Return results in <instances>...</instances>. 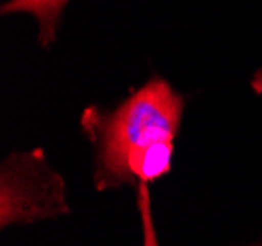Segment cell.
I'll use <instances>...</instances> for the list:
<instances>
[{
  "label": "cell",
  "instance_id": "277c9868",
  "mask_svg": "<svg viewBox=\"0 0 262 246\" xmlns=\"http://www.w3.org/2000/svg\"><path fill=\"white\" fill-rule=\"evenodd\" d=\"M149 186L151 184L143 182L135 188V193H137V211H139V219H141V227H143V246H159L157 231H155Z\"/></svg>",
  "mask_w": 262,
  "mask_h": 246
},
{
  "label": "cell",
  "instance_id": "3957f363",
  "mask_svg": "<svg viewBox=\"0 0 262 246\" xmlns=\"http://www.w3.org/2000/svg\"><path fill=\"white\" fill-rule=\"evenodd\" d=\"M71 0H6L0 6L2 16L28 14L37 21V43L49 49L57 39L63 12Z\"/></svg>",
  "mask_w": 262,
  "mask_h": 246
},
{
  "label": "cell",
  "instance_id": "5b68a950",
  "mask_svg": "<svg viewBox=\"0 0 262 246\" xmlns=\"http://www.w3.org/2000/svg\"><path fill=\"white\" fill-rule=\"evenodd\" d=\"M251 88L258 94V96H262V66L252 75L251 78Z\"/></svg>",
  "mask_w": 262,
  "mask_h": 246
},
{
  "label": "cell",
  "instance_id": "7a4b0ae2",
  "mask_svg": "<svg viewBox=\"0 0 262 246\" xmlns=\"http://www.w3.org/2000/svg\"><path fill=\"white\" fill-rule=\"evenodd\" d=\"M69 213L65 180L43 149L8 154L0 166V227L26 225Z\"/></svg>",
  "mask_w": 262,
  "mask_h": 246
},
{
  "label": "cell",
  "instance_id": "6da1fadb",
  "mask_svg": "<svg viewBox=\"0 0 262 246\" xmlns=\"http://www.w3.org/2000/svg\"><path fill=\"white\" fill-rule=\"evenodd\" d=\"M184 104L180 92L153 76L114 109L86 107L80 127L94 150L96 190L137 188L168 174Z\"/></svg>",
  "mask_w": 262,
  "mask_h": 246
}]
</instances>
